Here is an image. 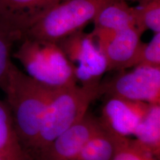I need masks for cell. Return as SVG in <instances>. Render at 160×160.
<instances>
[{
  "instance_id": "obj_13",
  "label": "cell",
  "mask_w": 160,
  "mask_h": 160,
  "mask_svg": "<svg viewBox=\"0 0 160 160\" xmlns=\"http://www.w3.org/2000/svg\"><path fill=\"white\" fill-rule=\"evenodd\" d=\"M135 143L150 155L160 151V104L151 105L133 133Z\"/></svg>"
},
{
  "instance_id": "obj_15",
  "label": "cell",
  "mask_w": 160,
  "mask_h": 160,
  "mask_svg": "<svg viewBox=\"0 0 160 160\" xmlns=\"http://www.w3.org/2000/svg\"><path fill=\"white\" fill-rule=\"evenodd\" d=\"M21 39L17 36L0 29V89L3 90L12 64V50Z\"/></svg>"
},
{
  "instance_id": "obj_1",
  "label": "cell",
  "mask_w": 160,
  "mask_h": 160,
  "mask_svg": "<svg viewBox=\"0 0 160 160\" xmlns=\"http://www.w3.org/2000/svg\"><path fill=\"white\" fill-rule=\"evenodd\" d=\"M55 90L37 82L12 64L2 91L19 142L32 159L44 116Z\"/></svg>"
},
{
  "instance_id": "obj_17",
  "label": "cell",
  "mask_w": 160,
  "mask_h": 160,
  "mask_svg": "<svg viewBox=\"0 0 160 160\" xmlns=\"http://www.w3.org/2000/svg\"><path fill=\"white\" fill-rule=\"evenodd\" d=\"M138 65L160 68V33H155L148 43L144 44Z\"/></svg>"
},
{
  "instance_id": "obj_12",
  "label": "cell",
  "mask_w": 160,
  "mask_h": 160,
  "mask_svg": "<svg viewBox=\"0 0 160 160\" xmlns=\"http://www.w3.org/2000/svg\"><path fill=\"white\" fill-rule=\"evenodd\" d=\"M0 156L4 160H33L22 147L11 112L0 99Z\"/></svg>"
},
{
  "instance_id": "obj_19",
  "label": "cell",
  "mask_w": 160,
  "mask_h": 160,
  "mask_svg": "<svg viewBox=\"0 0 160 160\" xmlns=\"http://www.w3.org/2000/svg\"><path fill=\"white\" fill-rule=\"evenodd\" d=\"M0 160H4V159H2V157H1V156H0Z\"/></svg>"
},
{
  "instance_id": "obj_2",
  "label": "cell",
  "mask_w": 160,
  "mask_h": 160,
  "mask_svg": "<svg viewBox=\"0 0 160 160\" xmlns=\"http://www.w3.org/2000/svg\"><path fill=\"white\" fill-rule=\"evenodd\" d=\"M99 85L77 84L53 91L40 128L34 158L39 157L56 138L84 117L91 104L101 97Z\"/></svg>"
},
{
  "instance_id": "obj_9",
  "label": "cell",
  "mask_w": 160,
  "mask_h": 160,
  "mask_svg": "<svg viewBox=\"0 0 160 160\" xmlns=\"http://www.w3.org/2000/svg\"><path fill=\"white\" fill-rule=\"evenodd\" d=\"M103 129L99 118L87 112L56 138L39 157L42 160H75L85 144Z\"/></svg>"
},
{
  "instance_id": "obj_10",
  "label": "cell",
  "mask_w": 160,
  "mask_h": 160,
  "mask_svg": "<svg viewBox=\"0 0 160 160\" xmlns=\"http://www.w3.org/2000/svg\"><path fill=\"white\" fill-rule=\"evenodd\" d=\"M62 0H0V29L22 40L25 32Z\"/></svg>"
},
{
  "instance_id": "obj_3",
  "label": "cell",
  "mask_w": 160,
  "mask_h": 160,
  "mask_svg": "<svg viewBox=\"0 0 160 160\" xmlns=\"http://www.w3.org/2000/svg\"><path fill=\"white\" fill-rule=\"evenodd\" d=\"M12 57L22 65L26 74L49 88L78 84L74 65L57 43L24 38Z\"/></svg>"
},
{
  "instance_id": "obj_18",
  "label": "cell",
  "mask_w": 160,
  "mask_h": 160,
  "mask_svg": "<svg viewBox=\"0 0 160 160\" xmlns=\"http://www.w3.org/2000/svg\"><path fill=\"white\" fill-rule=\"evenodd\" d=\"M113 160H153L151 155L142 151L134 140L126 137Z\"/></svg>"
},
{
  "instance_id": "obj_11",
  "label": "cell",
  "mask_w": 160,
  "mask_h": 160,
  "mask_svg": "<svg viewBox=\"0 0 160 160\" xmlns=\"http://www.w3.org/2000/svg\"><path fill=\"white\" fill-rule=\"evenodd\" d=\"M93 20V33H113L136 26V12L117 0L104 7Z\"/></svg>"
},
{
  "instance_id": "obj_5",
  "label": "cell",
  "mask_w": 160,
  "mask_h": 160,
  "mask_svg": "<svg viewBox=\"0 0 160 160\" xmlns=\"http://www.w3.org/2000/svg\"><path fill=\"white\" fill-rule=\"evenodd\" d=\"M101 97H117L155 105L160 104V68L137 65L117 71L100 83Z\"/></svg>"
},
{
  "instance_id": "obj_4",
  "label": "cell",
  "mask_w": 160,
  "mask_h": 160,
  "mask_svg": "<svg viewBox=\"0 0 160 160\" xmlns=\"http://www.w3.org/2000/svg\"><path fill=\"white\" fill-rule=\"evenodd\" d=\"M115 1L117 0H62L39 17L27 30L24 38L59 42L80 31L104 7Z\"/></svg>"
},
{
  "instance_id": "obj_6",
  "label": "cell",
  "mask_w": 160,
  "mask_h": 160,
  "mask_svg": "<svg viewBox=\"0 0 160 160\" xmlns=\"http://www.w3.org/2000/svg\"><path fill=\"white\" fill-rule=\"evenodd\" d=\"M57 44L74 65L78 84L83 86L100 85L107 72V62L93 34L79 31Z\"/></svg>"
},
{
  "instance_id": "obj_7",
  "label": "cell",
  "mask_w": 160,
  "mask_h": 160,
  "mask_svg": "<svg viewBox=\"0 0 160 160\" xmlns=\"http://www.w3.org/2000/svg\"><path fill=\"white\" fill-rule=\"evenodd\" d=\"M142 32L136 26L113 33H93L105 55L107 72L119 71L139 65L144 43Z\"/></svg>"
},
{
  "instance_id": "obj_14",
  "label": "cell",
  "mask_w": 160,
  "mask_h": 160,
  "mask_svg": "<svg viewBox=\"0 0 160 160\" xmlns=\"http://www.w3.org/2000/svg\"><path fill=\"white\" fill-rule=\"evenodd\" d=\"M125 138L103 129L85 144L75 160H113Z\"/></svg>"
},
{
  "instance_id": "obj_8",
  "label": "cell",
  "mask_w": 160,
  "mask_h": 160,
  "mask_svg": "<svg viewBox=\"0 0 160 160\" xmlns=\"http://www.w3.org/2000/svg\"><path fill=\"white\" fill-rule=\"evenodd\" d=\"M99 122L104 129L122 137L133 135L151 104L117 97H105Z\"/></svg>"
},
{
  "instance_id": "obj_16",
  "label": "cell",
  "mask_w": 160,
  "mask_h": 160,
  "mask_svg": "<svg viewBox=\"0 0 160 160\" xmlns=\"http://www.w3.org/2000/svg\"><path fill=\"white\" fill-rule=\"evenodd\" d=\"M136 26L142 33L147 29L160 33L159 0L151 2L139 13L136 12Z\"/></svg>"
}]
</instances>
